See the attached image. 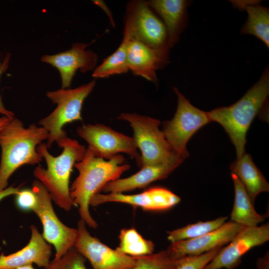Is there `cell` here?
<instances>
[{
	"mask_svg": "<svg viewBox=\"0 0 269 269\" xmlns=\"http://www.w3.org/2000/svg\"><path fill=\"white\" fill-rule=\"evenodd\" d=\"M81 219L78 223V236L74 247L86 259L93 269H130L136 263L135 257L113 250L93 237Z\"/></svg>",
	"mask_w": 269,
	"mask_h": 269,
	"instance_id": "11",
	"label": "cell"
},
{
	"mask_svg": "<svg viewBox=\"0 0 269 269\" xmlns=\"http://www.w3.org/2000/svg\"><path fill=\"white\" fill-rule=\"evenodd\" d=\"M120 244L116 250L132 257H140L153 253L154 244L145 239L134 228L123 229L120 235Z\"/></svg>",
	"mask_w": 269,
	"mask_h": 269,
	"instance_id": "24",
	"label": "cell"
},
{
	"mask_svg": "<svg viewBox=\"0 0 269 269\" xmlns=\"http://www.w3.org/2000/svg\"><path fill=\"white\" fill-rule=\"evenodd\" d=\"M177 108L173 118L163 123L162 130L173 152L184 159L189 156L186 145L192 135L210 122L208 112L192 105L176 87Z\"/></svg>",
	"mask_w": 269,
	"mask_h": 269,
	"instance_id": "7",
	"label": "cell"
},
{
	"mask_svg": "<svg viewBox=\"0 0 269 269\" xmlns=\"http://www.w3.org/2000/svg\"><path fill=\"white\" fill-rule=\"evenodd\" d=\"M15 195L16 205L22 210L32 211L37 204V197L32 188L19 189Z\"/></svg>",
	"mask_w": 269,
	"mask_h": 269,
	"instance_id": "29",
	"label": "cell"
},
{
	"mask_svg": "<svg viewBox=\"0 0 269 269\" xmlns=\"http://www.w3.org/2000/svg\"><path fill=\"white\" fill-rule=\"evenodd\" d=\"M231 174L237 176L246 188L254 204L261 193L269 191V184L254 163L251 156L245 153L230 167Z\"/></svg>",
	"mask_w": 269,
	"mask_h": 269,
	"instance_id": "20",
	"label": "cell"
},
{
	"mask_svg": "<svg viewBox=\"0 0 269 269\" xmlns=\"http://www.w3.org/2000/svg\"><path fill=\"white\" fill-rule=\"evenodd\" d=\"M31 237L27 245L8 255H0V269H16L35 264L46 267L50 262L52 248L43 238L35 226H30Z\"/></svg>",
	"mask_w": 269,
	"mask_h": 269,
	"instance_id": "17",
	"label": "cell"
},
{
	"mask_svg": "<svg viewBox=\"0 0 269 269\" xmlns=\"http://www.w3.org/2000/svg\"><path fill=\"white\" fill-rule=\"evenodd\" d=\"M117 119L129 122L133 129V137L140 151V157L136 161L139 168L179 157L172 150L162 131L159 130V120L128 113H121Z\"/></svg>",
	"mask_w": 269,
	"mask_h": 269,
	"instance_id": "6",
	"label": "cell"
},
{
	"mask_svg": "<svg viewBox=\"0 0 269 269\" xmlns=\"http://www.w3.org/2000/svg\"><path fill=\"white\" fill-rule=\"evenodd\" d=\"M85 258L74 247L57 260H53L44 269H87Z\"/></svg>",
	"mask_w": 269,
	"mask_h": 269,
	"instance_id": "27",
	"label": "cell"
},
{
	"mask_svg": "<svg viewBox=\"0 0 269 269\" xmlns=\"http://www.w3.org/2000/svg\"><path fill=\"white\" fill-rule=\"evenodd\" d=\"M16 269H35L33 267L32 265H27L18 268Z\"/></svg>",
	"mask_w": 269,
	"mask_h": 269,
	"instance_id": "34",
	"label": "cell"
},
{
	"mask_svg": "<svg viewBox=\"0 0 269 269\" xmlns=\"http://www.w3.org/2000/svg\"><path fill=\"white\" fill-rule=\"evenodd\" d=\"M11 54L8 52L1 51L0 53V79L2 75L8 69L10 62ZM0 114L10 119L14 117V114L7 110L2 102L0 95Z\"/></svg>",
	"mask_w": 269,
	"mask_h": 269,
	"instance_id": "30",
	"label": "cell"
},
{
	"mask_svg": "<svg viewBox=\"0 0 269 269\" xmlns=\"http://www.w3.org/2000/svg\"><path fill=\"white\" fill-rule=\"evenodd\" d=\"M32 189L37 197V204L32 211L42 225V237L54 247L53 260H57L74 247L78 236L77 229L67 226L61 222L53 208L51 196L41 182L35 180Z\"/></svg>",
	"mask_w": 269,
	"mask_h": 269,
	"instance_id": "8",
	"label": "cell"
},
{
	"mask_svg": "<svg viewBox=\"0 0 269 269\" xmlns=\"http://www.w3.org/2000/svg\"><path fill=\"white\" fill-rule=\"evenodd\" d=\"M269 240V223L260 226L244 227L226 247L220 249L204 269H234L241 264L246 253Z\"/></svg>",
	"mask_w": 269,
	"mask_h": 269,
	"instance_id": "12",
	"label": "cell"
},
{
	"mask_svg": "<svg viewBox=\"0 0 269 269\" xmlns=\"http://www.w3.org/2000/svg\"><path fill=\"white\" fill-rule=\"evenodd\" d=\"M48 137L42 127L32 124L25 128L15 117L0 130V192L7 188L9 177L20 166L40 163L43 157L37 147Z\"/></svg>",
	"mask_w": 269,
	"mask_h": 269,
	"instance_id": "2",
	"label": "cell"
},
{
	"mask_svg": "<svg viewBox=\"0 0 269 269\" xmlns=\"http://www.w3.org/2000/svg\"><path fill=\"white\" fill-rule=\"evenodd\" d=\"M245 227L231 221L200 237L171 243L167 251L176 259L197 256L228 244Z\"/></svg>",
	"mask_w": 269,
	"mask_h": 269,
	"instance_id": "16",
	"label": "cell"
},
{
	"mask_svg": "<svg viewBox=\"0 0 269 269\" xmlns=\"http://www.w3.org/2000/svg\"><path fill=\"white\" fill-rule=\"evenodd\" d=\"M221 248H216L199 255L181 257L178 259L175 269H204Z\"/></svg>",
	"mask_w": 269,
	"mask_h": 269,
	"instance_id": "28",
	"label": "cell"
},
{
	"mask_svg": "<svg viewBox=\"0 0 269 269\" xmlns=\"http://www.w3.org/2000/svg\"><path fill=\"white\" fill-rule=\"evenodd\" d=\"M78 134L88 144L94 154L107 160L125 153L136 161L140 157L134 139L102 124L78 128Z\"/></svg>",
	"mask_w": 269,
	"mask_h": 269,
	"instance_id": "10",
	"label": "cell"
},
{
	"mask_svg": "<svg viewBox=\"0 0 269 269\" xmlns=\"http://www.w3.org/2000/svg\"><path fill=\"white\" fill-rule=\"evenodd\" d=\"M146 2L162 18L166 30L168 44L172 47L178 41L186 25L189 2L184 0H151Z\"/></svg>",
	"mask_w": 269,
	"mask_h": 269,
	"instance_id": "19",
	"label": "cell"
},
{
	"mask_svg": "<svg viewBox=\"0 0 269 269\" xmlns=\"http://www.w3.org/2000/svg\"><path fill=\"white\" fill-rule=\"evenodd\" d=\"M136 259L135 265L130 269H175L178 260L167 250Z\"/></svg>",
	"mask_w": 269,
	"mask_h": 269,
	"instance_id": "26",
	"label": "cell"
},
{
	"mask_svg": "<svg viewBox=\"0 0 269 269\" xmlns=\"http://www.w3.org/2000/svg\"><path fill=\"white\" fill-rule=\"evenodd\" d=\"M56 142L63 148L57 156L49 152L45 143L42 142L37 146V150L45 159L47 168L37 166L33 175L47 190L52 200L60 208L69 211L73 206L69 187L71 173L75 163L83 159L86 148L67 136Z\"/></svg>",
	"mask_w": 269,
	"mask_h": 269,
	"instance_id": "3",
	"label": "cell"
},
{
	"mask_svg": "<svg viewBox=\"0 0 269 269\" xmlns=\"http://www.w3.org/2000/svg\"><path fill=\"white\" fill-rule=\"evenodd\" d=\"M235 198L231 221L245 227H257L265 217L257 212L244 186L236 175L231 174Z\"/></svg>",
	"mask_w": 269,
	"mask_h": 269,
	"instance_id": "21",
	"label": "cell"
},
{
	"mask_svg": "<svg viewBox=\"0 0 269 269\" xmlns=\"http://www.w3.org/2000/svg\"><path fill=\"white\" fill-rule=\"evenodd\" d=\"M170 48L169 47L158 49L151 48L132 38L128 47L129 70L135 76H140L157 84L156 71L169 63Z\"/></svg>",
	"mask_w": 269,
	"mask_h": 269,
	"instance_id": "15",
	"label": "cell"
},
{
	"mask_svg": "<svg viewBox=\"0 0 269 269\" xmlns=\"http://www.w3.org/2000/svg\"><path fill=\"white\" fill-rule=\"evenodd\" d=\"M256 265V269H269V254L265 255L263 257L259 258Z\"/></svg>",
	"mask_w": 269,
	"mask_h": 269,
	"instance_id": "31",
	"label": "cell"
},
{
	"mask_svg": "<svg viewBox=\"0 0 269 269\" xmlns=\"http://www.w3.org/2000/svg\"><path fill=\"white\" fill-rule=\"evenodd\" d=\"M181 198L169 190L161 187L149 188L138 194L127 195L123 193H98L90 200V205L97 206L108 202L130 204L147 211H163L177 204Z\"/></svg>",
	"mask_w": 269,
	"mask_h": 269,
	"instance_id": "13",
	"label": "cell"
},
{
	"mask_svg": "<svg viewBox=\"0 0 269 269\" xmlns=\"http://www.w3.org/2000/svg\"><path fill=\"white\" fill-rule=\"evenodd\" d=\"M89 44L74 43L71 49L53 55H44L41 60L55 67L59 71L62 88L70 87L76 72L79 70L85 73L94 70L98 61V55L91 50L86 49Z\"/></svg>",
	"mask_w": 269,
	"mask_h": 269,
	"instance_id": "14",
	"label": "cell"
},
{
	"mask_svg": "<svg viewBox=\"0 0 269 269\" xmlns=\"http://www.w3.org/2000/svg\"><path fill=\"white\" fill-rule=\"evenodd\" d=\"M124 29L130 32L132 38L149 47L157 49L170 48L162 21L154 14L146 1L134 0L128 3Z\"/></svg>",
	"mask_w": 269,
	"mask_h": 269,
	"instance_id": "9",
	"label": "cell"
},
{
	"mask_svg": "<svg viewBox=\"0 0 269 269\" xmlns=\"http://www.w3.org/2000/svg\"><path fill=\"white\" fill-rule=\"evenodd\" d=\"M9 119L10 118L4 116L0 118V130L8 122Z\"/></svg>",
	"mask_w": 269,
	"mask_h": 269,
	"instance_id": "33",
	"label": "cell"
},
{
	"mask_svg": "<svg viewBox=\"0 0 269 269\" xmlns=\"http://www.w3.org/2000/svg\"><path fill=\"white\" fill-rule=\"evenodd\" d=\"M96 80L82 85L74 89L61 88L46 93L47 97L57 105L55 110L46 117L41 119L38 124L48 133L46 144L50 148L54 142L67 136L64 126L76 121H82L81 111L84 101L92 92Z\"/></svg>",
	"mask_w": 269,
	"mask_h": 269,
	"instance_id": "5",
	"label": "cell"
},
{
	"mask_svg": "<svg viewBox=\"0 0 269 269\" xmlns=\"http://www.w3.org/2000/svg\"><path fill=\"white\" fill-rule=\"evenodd\" d=\"M18 187H14L12 186L7 187L4 190L0 192V201L3 198L12 195H16L19 191Z\"/></svg>",
	"mask_w": 269,
	"mask_h": 269,
	"instance_id": "32",
	"label": "cell"
},
{
	"mask_svg": "<svg viewBox=\"0 0 269 269\" xmlns=\"http://www.w3.org/2000/svg\"><path fill=\"white\" fill-rule=\"evenodd\" d=\"M132 39L130 32L124 29L122 42L116 50L93 70L92 77L95 78H105L111 76L128 72V47Z\"/></svg>",
	"mask_w": 269,
	"mask_h": 269,
	"instance_id": "23",
	"label": "cell"
},
{
	"mask_svg": "<svg viewBox=\"0 0 269 269\" xmlns=\"http://www.w3.org/2000/svg\"><path fill=\"white\" fill-rule=\"evenodd\" d=\"M183 160L177 157L166 162L143 167L129 177L118 178L108 183L102 191L107 193H123L144 188L154 181L167 177Z\"/></svg>",
	"mask_w": 269,
	"mask_h": 269,
	"instance_id": "18",
	"label": "cell"
},
{
	"mask_svg": "<svg viewBox=\"0 0 269 269\" xmlns=\"http://www.w3.org/2000/svg\"><path fill=\"white\" fill-rule=\"evenodd\" d=\"M239 8L245 9L247 19L241 28L243 34L254 35L269 47V10L255 1H243L234 2Z\"/></svg>",
	"mask_w": 269,
	"mask_h": 269,
	"instance_id": "22",
	"label": "cell"
},
{
	"mask_svg": "<svg viewBox=\"0 0 269 269\" xmlns=\"http://www.w3.org/2000/svg\"><path fill=\"white\" fill-rule=\"evenodd\" d=\"M125 158L118 154L108 160L95 156L88 147L83 159L75 163L79 174L70 188L73 205L78 206L81 219L92 228L98 224L90 212L92 197L99 193L109 182L120 178L131 165L124 163Z\"/></svg>",
	"mask_w": 269,
	"mask_h": 269,
	"instance_id": "1",
	"label": "cell"
},
{
	"mask_svg": "<svg viewBox=\"0 0 269 269\" xmlns=\"http://www.w3.org/2000/svg\"><path fill=\"white\" fill-rule=\"evenodd\" d=\"M227 219V217H221L211 221L189 224L168 231L167 239L172 243L196 238L217 230L226 222Z\"/></svg>",
	"mask_w": 269,
	"mask_h": 269,
	"instance_id": "25",
	"label": "cell"
},
{
	"mask_svg": "<svg viewBox=\"0 0 269 269\" xmlns=\"http://www.w3.org/2000/svg\"><path fill=\"white\" fill-rule=\"evenodd\" d=\"M269 94V71L266 69L259 80L237 102L208 112L211 122L220 124L236 149L237 159L245 153L246 134Z\"/></svg>",
	"mask_w": 269,
	"mask_h": 269,
	"instance_id": "4",
	"label": "cell"
}]
</instances>
